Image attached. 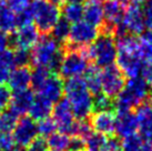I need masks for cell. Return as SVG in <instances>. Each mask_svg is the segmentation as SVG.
<instances>
[{"label": "cell", "mask_w": 152, "mask_h": 151, "mask_svg": "<svg viewBox=\"0 0 152 151\" xmlns=\"http://www.w3.org/2000/svg\"><path fill=\"white\" fill-rule=\"evenodd\" d=\"M91 129L106 137L113 136L115 130V114L113 111H98L90 114Z\"/></svg>", "instance_id": "obj_16"}, {"label": "cell", "mask_w": 152, "mask_h": 151, "mask_svg": "<svg viewBox=\"0 0 152 151\" xmlns=\"http://www.w3.org/2000/svg\"><path fill=\"white\" fill-rule=\"evenodd\" d=\"M37 129H38V134L41 136V138H48L49 136L55 133L58 128L53 119L46 118L39 121V123L37 125Z\"/></svg>", "instance_id": "obj_33"}, {"label": "cell", "mask_w": 152, "mask_h": 151, "mask_svg": "<svg viewBox=\"0 0 152 151\" xmlns=\"http://www.w3.org/2000/svg\"><path fill=\"white\" fill-rule=\"evenodd\" d=\"M100 34L98 27L88 23L85 20H80L71 25L70 34L64 49H82L92 43Z\"/></svg>", "instance_id": "obj_8"}, {"label": "cell", "mask_w": 152, "mask_h": 151, "mask_svg": "<svg viewBox=\"0 0 152 151\" xmlns=\"http://www.w3.org/2000/svg\"><path fill=\"white\" fill-rule=\"evenodd\" d=\"M62 16L70 23H75L78 21L82 20L83 18V6L82 4H71L67 2L62 7Z\"/></svg>", "instance_id": "obj_27"}, {"label": "cell", "mask_w": 152, "mask_h": 151, "mask_svg": "<svg viewBox=\"0 0 152 151\" xmlns=\"http://www.w3.org/2000/svg\"><path fill=\"white\" fill-rule=\"evenodd\" d=\"M50 151H56V150H50Z\"/></svg>", "instance_id": "obj_53"}, {"label": "cell", "mask_w": 152, "mask_h": 151, "mask_svg": "<svg viewBox=\"0 0 152 151\" xmlns=\"http://www.w3.org/2000/svg\"><path fill=\"white\" fill-rule=\"evenodd\" d=\"M70 28H71V23L66 20L64 18H60L51 30V37L59 43L64 45L68 40L69 34H70Z\"/></svg>", "instance_id": "obj_26"}, {"label": "cell", "mask_w": 152, "mask_h": 151, "mask_svg": "<svg viewBox=\"0 0 152 151\" xmlns=\"http://www.w3.org/2000/svg\"><path fill=\"white\" fill-rule=\"evenodd\" d=\"M64 80L60 76L50 75L38 92L52 103H56L64 97Z\"/></svg>", "instance_id": "obj_17"}, {"label": "cell", "mask_w": 152, "mask_h": 151, "mask_svg": "<svg viewBox=\"0 0 152 151\" xmlns=\"http://www.w3.org/2000/svg\"><path fill=\"white\" fill-rule=\"evenodd\" d=\"M48 1H50L51 4H57V6H60V4H62L64 2V0H48Z\"/></svg>", "instance_id": "obj_47"}, {"label": "cell", "mask_w": 152, "mask_h": 151, "mask_svg": "<svg viewBox=\"0 0 152 151\" xmlns=\"http://www.w3.org/2000/svg\"><path fill=\"white\" fill-rule=\"evenodd\" d=\"M47 144L49 150L56 151H67L70 146V136L64 132H55L48 137Z\"/></svg>", "instance_id": "obj_25"}, {"label": "cell", "mask_w": 152, "mask_h": 151, "mask_svg": "<svg viewBox=\"0 0 152 151\" xmlns=\"http://www.w3.org/2000/svg\"><path fill=\"white\" fill-rule=\"evenodd\" d=\"M6 151H21V148H19L18 146H15L13 148L9 149V150H6Z\"/></svg>", "instance_id": "obj_49"}, {"label": "cell", "mask_w": 152, "mask_h": 151, "mask_svg": "<svg viewBox=\"0 0 152 151\" xmlns=\"http://www.w3.org/2000/svg\"><path fill=\"white\" fill-rule=\"evenodd\" d=\"M120 151H121V150H120Z\"/></svg>", "instance_id": "obj_54"}, {"label": "cell", "mask_w": 152, "mask_h": 151, "mask_svg": "<svg viewBox=\"0 0 152 151\" xmlns=\"http://www.w3.org/2000/svg\"><path fill=\"white\" fill-rule=\"evenodd\" d=\"M64 1L71 2V4H82V2H85L86 0H64Z\"/></svg>", "instance_id": "obj_48"}, {"label": "cell", "mask_w": 152, "mask_h": 151, "mask_svg": "<svg viewBox=\"0 0 152 151\" xmlns=\"http://www.w3.org/2000/svg\"><path fill=\"white\" fill-rule=\"evenodd\" d=\"M64 95L76 119H88L93 112V98L81 77L69 78L64 84Z\"/></svg>", "instance_id": "obj_2"}, {"label": "cell", "mask_w": 152, "mask_h": 151, "mask_svg": "<svg viewBox=\"0 0 152 151\" xmlns=\"http://www.w3.org/2000/svg\"><path fill=\"white\" fill-rule=\"evenodd\" d=\"M103 0H86L83 7V20L98 28L103 25Z\"/></svg>", "instance_id": "obj_21"}, {"label": "cell", "mask_w": 152, "mask_h": 151, "mask_svg": "<svg viewBox=\"0 0 152 151\" xmlns=\"http://www.w3.org/2000/svg\"><path fill=\"white\" fill-rule=\"evenodd\" d=\"M117 43V67L124 77L133 78L141 73L144 59L141 55L140 40L133 34H126L115 38Z\"/></svg>", "instance_id": "obj_1"}, {"label": "cell", "mask_w": 152, "mask_h": 151, "mask_svg": "<svg viewBox=\"0 0 152 151\" xmlns=\"http://www.w3.org/2000/svg\"><path fill=\"white\" fill-rule=\"evenodd\" d=\"M135 109L134 114L140 137L144 143L152 144V98L142 102Z\"/></svg>", "instance_id": "obj_13"}, {"label": "cell", "mask_w": 152, "mask_h": 151, "mask_svg": "<svg viewBox=\"0 0 152 151\" xmlns=\"http://www.w3.org/2000/svg\"><path fill=\"white\" fill-rule=\"evenodd\" d=\"M4 4H6V0H0V8L4 7Z\"/></svg>", "instance_id": "obj_50"}, {"label": "cell", "mask_w": 152, "mask_h": 151, "mask_svg": "<svg viewBox=\"0 0 152 151\" xmlns=\"http://www.w3.org/2000/svg\"><path fill=\"white\" fill-rule=\"evenodd\" d=\"M120 25L127 34H133V36L141 34L145 29L143 9L139 4H129L124 9V13Z\"/></svg>", "instance_id": "obj_11"}, {"label": "cell", "mask_w": 152, "mask_h": 151, "mask_svg": "<svg viewBox=\"0 0 152 151\" xmlns=\"http://www.w3.org/2000/svg\"><path fill=\"white\" fill-rule=\"evenodd\" d=\"M36 28L42 34H50L52 28L60 19L61 11L57 4L48 0H34L30 4Z\"/></svg>", "instance_id": "obj_6"}, {"label": "cell", "mask_w": 152, "mask_h": 151, "mask_svg": "<svg viewBox=\"0 0 152 151\" xmlns=\"http://www.w3.org/2000/svg\"><path fill=\"white\" fill-rule=\"evenodd\" d=\"M18 28L17 15L8 7L0 8V31L11 34Z\"/></svg>", "instance_id": "obj_24"}, {"label": "cell", "mask_w": 152, "mask_h": 151, "mask_svg": "<svg viewBox=\"0 0 152 151\" xmlns=\"http://www.w3.org/2000/svg\"><path fill=\"white\" fill-rule=\"evenodd\" d=\"M144 81L149 84V87L152 89V61H145L142 67L141 73Z\"/></svg>", "instance_id": "obj_39"}, {"label": "cell", "mask_w": 152, "mask_h": 151, "mask_svg": "<svg viewBox=\"0 0 152 151\" xmlns=\"http://www.w3.org/2000/svg\"><path fill=\"white\" fill-rule=\"evenodd\" d=\"M52 108H53V103L51 101H49L41 95H38L34 98V101L30 106L28 113H29V117L34 119V121H40L42 119L49 118L52 112Z\"/></svg>", "instance_id": "obj_22"}, {"label": "cell", "mask_w": 152, "mask_h": 151, "mask_svg": "<svg viewBox=\"0 0 152 151\" xmlns=\"http://www.w3.org/2000/svg\"><path fill=\"white\" fill-rule=\"evenodd\" d=\"M10 46V36H8L7 32L0 31V52L8 49Z\"/></svg>", "instance_id": "obj_43"}, {"label": "cell", "mask_w": 152, "mask_h": 151, "mask_svg": "<svg viewBox=\"0 0 152 151\" xmlns=\"http://www.w3.org/2000/svg\"><path fill=\"white\" fill-rule=\"evenodd\" d=\"M114 109L113 100L104 93H98L93 98V112L98 111H112Z\"/></svg>", "instance_id": "obj_32"}, {"label": "cell", "mask_w": 152, "mask_h": 151, "mask_svg": "<svg viewBox=\"0 0 152 151\" xmlns=\"http://www.w3.org/2000/svg\"><path fill=\"white\" fill-rule=\"evenodd\" d=\"M31 80V69L29 67H17L10 71L8 84L11 91H20L28 89Z\"/></svg>", "instance_id": "obj_20"}, {"label": "cell", "mask_w": 152, "mask_h": 151, "mask_svg": "<svg viewBox=\"0 0 152 151\" xmlns=\"http://www.w3.org/2000/svg\"><path fill=\"white\" fill-rule=\"evenodd\" d=\"M131 1H132L134 4H139V6H141V4H147L150 0H131Z\"/></svg>", "instance_id": "obj_45"}, {"label": "cell", "mask_w": 152, "mask_h": 151, "mask_svg": "<svg viewBox=\"0 0 152 151\" xmlns=\"http://www.w3.org/2000/svg\"><path fill=\"white\" fill-rule=\"evenodd\" d=\"M144 19H145V26L149 29H152V0H150L145 8H144Z\"/></svg>", "instance_id": "obj_41"}, {"label": "cell", "mask_w": 152, "mask_h": 151, "mask_svg": "<svg viewBox=\"0 0 152 151\" xmlns=\"http://www.w3.org/2000/svg\"><path fill=\"white\" fill-rule=\"evenodd\" d=\"M87 48L82 49H64V58L59 67V76L64 79L76 78L85 75L90 65Z\"/></svg>", "instance_id": "obj_7"}, {"label": "cell", "mask_w": 152, "mask_h": 151, "mask_svg": "<svg viewBox=\"0 0 152 151\" xmlns=\"http://www.w3.org/2000/svg\"><path fill=\"white\" fill-rule=\"evenodd\" d=\"M152 98V89L142 77L129 78L121 92L114 99L113 107L117 112L132 111L142 102Z\"/></svg>", "instance_id": "obj_4"}, {"label": "cell", "mask_w": 152, "mask_h": 151, "mask_svg": "<svg viewBox=\"0 0 152 151\" xmlns=\"http://www.w3.org/2000/svg\"><path fill=\"white\" fill-rule=\"evenodd\" d=\"M27 151H49V148L43 138H36L27 147Z\"/></svg>", "instance_id": "obj_38"}, {"label": "cell", "mask_w": 152, "mask_h": 151, "mask_svg": "<svg viewBox=\"0 0 152 151\" xmlns=\"http://www.w3.org/2000/svg\"><path fill=\"white\" fill-rule=\"evenodd\" d=\"M140 151H152V144H149V143H144L143 147L141 148Z\"/></svg>", "instance_id": "obj_46"}, {"label": "cell", "mask_w": 152, "mask_h": 151, "mask_svg": "<svg viewBox=\"0 0 152 151\" xmlns=\"http://www.w3.org/2000/svg\"><path fill=\"white\" fill-rule=\"evenodd\" d=\"M34 98V91L30 89H25V90H20V91H16L12 93L11 100H10V105H9V109L13 111L17 116L21 117L28 113L30 109V106L32 103Z\"/></svg>", "instance_id": "obj_18"}, {"label": "cell", "mask_w": 152, "mask_h": 151, "mask_svg": "<svg viewBox=\"0 0 152 151\" xmlns=\"http://www.w3.org/2000/svg\"><path fill=\"white\" fill-rule=\"evenodd\" d=\"M40 38V32L32 23L18 27L10 36V46L15 49H27L30 50L37 43Z\"/></svg>", "instance_id": "obj_14"}, {"label": "cell", "mask_w": 152, "mask_h": 151, "mask_svg": "<svg viewBox=\"0 0 152 151\" xmlns=\"http://www.w3.org/2000/svg\"><path fill=\"white\" fill-rule=\"evenodd\" d=\"M85 149V139L81 137H72L70 138L69 150H82Z\"/></svg>", "instance_id": "obj_40"}, {"label": "cell", "mask_w": 152, "mask_h": 151, "mask_svg": "<svg viewBox=\"0 0 152 151\" xmlns=\"http://www.w3.org/2000/svg\"><path fill=\"white\" fill-rule=\"evenodd\" d=\"M87 54L90 60L94 61L98 67L104 68L113 65L117 59V43L112 32L100 31L97 39L87 47Z\"/></svg>", "instance_id": "obj_5"}, {"label": "cell", "mask_w": 152, "mask_h": 151, "mask_svg": "<svg viewBox=\"0 0 152 151\" xmlns=\"http://www.w3.org/2000/svg\"><path fill=\"white\" fill-rule=\"evenodd\" d=\"M139 39L141 42H143L145 45H149V46L152 47V29L143 31V32L141 34V37H140Z\"/></svg>", "instance_id": "obj_44"}, {"label": "cell", "mask_w": 152, "mask_h": 151, "mask_svg": "<svg viewBox=\"0 0 152 151\" xmlns=\"http://www.w3.org/2000/svg\"><path fill=\"white\" fill-rule=\"evenodd\" d=\"M126 84V77L117 65H110L101 70V92L114 99Z\"/></svg>", "instance_id": "obj_9"}, {"label": "cell", "mask_w": 152, "mask_h": 151, "mask_svg": "<svg viewBox=\"0 0 152 151\" xmlns=\"http://www.w3.org/2000/svg\"><path fill=\"white\" fill-rule=\"evenodd\" d=\"M103 8V25L101 26V31H109L113 34L115 26L120 25L122 20L126 6L124 4L117 0H106L102 4Z\"/></svg>", "instance_id": "obj_15"}, {"label": "cell", "mask_w": 152, "mask_h": 151, "mask_svg": "<svg viewBox=\"0 0 152 151\" xmlns=\"http://www.w3.org/2000/svg\"><path fill=\"white\" fill-rule=\"evenodd\" d=\"M16 146L12 134L9 132H1L0 131V151L9 150Z\"/></svg>", "instance_id": "obj_37"}, {"label": "cell", "mask_w": 152, "mask_h": 151, "mask_svg": "<svg viewBox=\"0 0 152 151\" xmlns=\"http://www.w3.org/2000/svg\"><path fill=\"white\" fill-rule=\"evenodd\" d=\"M143 144L144 141L140 137V134L132 133L123 137L120 142V148L121 151H140Z\"/></svg>", "instance_id": "obj_31"}, {"label": "cell", "mask_w": 152, "mask_h": 151, "mask_svg": "<svg viewBox=\"0 0 152 151\" xmlns=\"http://www.w3.org/2000/svg\"><path fill=\"white\" fill-rule=\"evenodd\" d=\"M11 97H12V92L10 88L4 84H0V111L8 108Z\"/></svg>", "instance_id": "obj_35"}, {"label": "cell", "mask_w": 152, "mask_h": 151, "mask_svg": "<svg viewBox=\"0 0 152 151\" xmlns=\"http://www.w3.org/2000/svg\"><path fill=\"white\" fill-rule=\"evenodd\" d=\"M50 75L51 72L47 68L41 67V66H34V70L31 71L30 86L32 87L34 91H39Z\"/></svg>", "instance_id": "obj_29"}, {"label": "cell", "mask_w": 152, "mask_h": 151, "mask_svg": "<svg viewBox=\"0 0 152 151\" xmlns=\"http://www.w3.org/2000/svg\"><path fill=\"white\" fill-rule=\"evenodd\" d=\"M15 67H29L31 63V54L27 49H15Z\"/></svg>", "instance_id": "obj_34"}, {"label": "cell", "mask_w": 152, "mask_h": 151, "mask_svg": "<svg viewBox=\"0 0 152 151\" xmlns=\"http://www.w3.org/2000/svg\"><path fill=\"white\" fill-rule=\"evenodd\" d=\"M18 119H19V116H17L10 109L2 110V112L0 113V131L11 133L13 128L17 125Z\"/></svg>", "instance_id": "obj_30"}, {"label": "cell", "mask_w": 152, "mask_h": 151, "mask_svg": "<svg viewBox=\"0 0 152 151\" xmlns=\"http://www.w3.org/2000/svg\"><path fill=\"white\" fill-rule=\"evenodd\" d=\"M51 114L60 132L71 136L72 126L76 118L69 101L66 98H61L59 101H57L52 108Z\"/></svg>", "instance_id": "obj_12"}, {"label": "cell", "mask_w": 152, "mask_h": 151, "mask_svg": "<svg viewBox=\"0 0 152 151\" xmlns=\"http://www.w3.org/2000/svg\"><path fill=\"white\" fill-rule=\"evenodd\" d=\"M11 134L16 146L19 148H27L38 136L37 123L29 116H21L18 119Z\"/></svg>", "instance_id": "obj_10"}, {"label": "cell", "mask_w": 152, "mask_h": 151, "mask_svg": "<svg viewBox=\"0 0 152 151\" xmlns=\"http://www.w3.org/2000/svg\"><path fill=\"white\" fill-rule=\"evenodd\" d=\"M31 63L47 68L50 72H58L64 58V45L55 40L50 34H43L32 47Z\"/></svg>", "instance_id": "obj_3"}, {"label": "cell", "mask_w": 152, "mask_h": 151, "mask_svg": "<svg viewBox=\"0 0 152 151\" xmlns=\"http://www.w3.org/2000/svg\"><path fill=\"white\" fill-rule=\"evenodd\" d=\"M85 82L91 95L101 92V69L97 65H89L85 72Z\"/></svg>", "instance_id": "obj_23"}, {"label": "cell", "mask_w": 152, "mask_h": 151, "mask_svg": "<svg viewBox=\"0 0 152 151\" xmlns=\"http://www.w3.org/2000/svg\"><path fill=\"white\" fill-rule=\"evenodd\" d=\"M117 1H120V2H122V4H126V2H127L128 0H117Z\"/></svg>", "instance_id": "obj_51"}, {"label": "cell", "mask_w": 152, "mask_h": 151, "mask_svg": "<svg viewBox=\"0 0 152 151\" xmlns=\"http://www.w3.org/2000/svg\"><path fill=\"white\" fill-rule=\"evenodd\" d=\"M30 0H6V4L9 9H11L13 12L19 13L26 10L30 6Z\"/></svg>", "instance_id": "obj_36"}, {"label": "cell", "mask_w": 152, "mask_h": 151, "mask_svg": "<svg viewBox=\"0 0 152 151\" xmlns=\"http://www.w3.org/2000/svg\"><path fill=\"white\" fill-rule=\"evenodd\" d=\"M138 130V123L135 114L132 111L117 112L115 116V130L114 133L120 138L135 133Z\"/></svg>", "instance_id": "obj_19"}, {"label": "cell", "mask_w": 152, "mask_h": 151, "mask_svg": "<svg viewBox=\"0 0 152 151\" xmlns=\"http://www.w3.org/2000/svg\"><path fill=\"white\" fill-rule=\"evenodd\" d=\"M12 69H10L9 67H7L6 65L0 61V84H4L7 81H8L9 75H10V71Z\"/></svg>", "instance_id": "obj_42"}, {"label": "cell", "mask_w": 152, "mask_h": 151, "mask_svg": "<svg viewBox=\"0 0 152 151\" xmlns=\"http://www.w3.org/2000/svg\"><path fill=\"white\" fill-rule=\"evenodd\" d=\"M106 142V136L91 131L85 138V149L86 151H103Z\"/></svg>", "instance_id": "obj_28"}, {"label": "cell", "mask_w": 152, "mask_h": 151, "mask_svg": "<svg viewBox=\"0 0 152 151\" xmlns=\"http://www.w3.org/2000/svg\"><path fill=\"white\" fill-rule=\"evenodd\" d=\"M68 151H86L85 149H82V150H68Z\"/></svg>", "instance_id": "obj_52"}]
</instances>
